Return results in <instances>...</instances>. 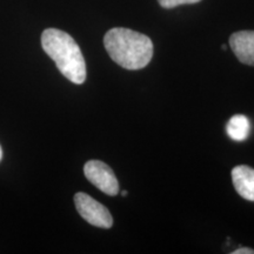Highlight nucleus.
<instances>
[{"mask_svg":"<svg viewBox=\"0 0 254 254\" xmlns=\"http://www.w3.org/2000/svg\"><path fill=\"white\" fill-rule=\"evenodd\" d=\"M230 46L240 63L254 66V31H239L230 38Z\"/></svg>","mask_w":254,"mask_h":254,"instance_id":"obj_5","label":"nucleus"},{"mask_svg":"<svg viewBox=\"0 0 254 254\" xmlns=\"http://www.w3.org/2000/svg\"><path fill=\"white\" fill-rule=\"evenodd\" d=\"M2 159V150H1V146H0V161H1Z\"/></svg>","mask_w":254,"mask_h":254,"instance_id":"obj_10","label":"nucleus"},{"mask_svg":"<svg viewBox=\"0 0 254 254\" xmlns=\"http://www.w3.org/2000/svg\"><path fill=\"white\" fill-rule=\"evenodd\" d=\"M227 134L232 140L244 141L249 138L251 132V124L247 117L243 114L233 116L227 123Z\"/></svg>","mask_w":254,"mask_h":254,"instance_id":"obj_7","label":"nucleus"},{"mask_svg":"<svg viewBox=\"0 0 254 254\" xmlns=\"http://www.w3.org/2000/svg\"><path fill=\"white\" fill-rule=\"evenodd\" d=\"M201 0H158L161 7L164 8H173L180 5H187V4H196L200 2Z\"/></svg>","mask_w":254,"mask_h":254,"instance_id":"obj_8","label":"nucleus"},{"mask_svg":"<svg viewBox=\"0 0 254 254\" xmlns=\"http://www.w3.org/2000/svg\"><path fill=\"white\" fill-rule=\"evenodd\" d=\"M232 254H254V250L249 249V247H241L239 250L233 251Z\"/></svg>","mask_w":254,"mask_h":254,"instance_id":"obj_9","label":"nucleus"},{"mask_svg":"<svg viewBox=\"0 0 254 254\" xmlns=\"http://www.w3.org/2000/svg\"><path fill=\"white\" fill-rule=\"evenodd\" d=\"M84 173L87 180L107 195L119 193V184L116 174L109 165L100 160H90L85 164Z\"/></svg>","mask_w":254,"mask_h":254,"instance_id":"obj_4","label":"nucleus"},{"mask_svg":"<svg viewBox=\"0 0 254 254\" xmlns=\"http://www.w3.org/2000/svg\"><path fill=\"white\" fill-rule=\"evenodd\" d=\"M41 46L66 79L78 85L86 80L84 56L68 33L57 28H47L41 34Z\"/></svg>","mask_w":254,"mask_h":254,"instance_id":"obj_2","label":"nucleus"},{"mask_svg":"<svg viewBox=\"0 0 254 254\" xmlns=\"http://www.w3.org/2000/svg\"><path fill=\"white\" fill-rule=\"evenodd\" d=\"M104 45L113 62L126 69L144 68L153 57V43L145 34L116 27L105 34Z\"/></svg>","mask_w":254,"mask_h":254,"instance_id":"obj_1","label":"nucleus"},{"mask_svg":"<svg viewBox=\"0 0 254 254\" xmlns=\"http://www.w3.org/2000/svg\"><path fill=\"white\" fill-rule=\"evenodd\" d=\"M127 193H128V192H127V190H124V192L122 193V195H123V196H126Z\"/></svg>","mask_w":254,"mask_h":254,"instance_id":"obj_11","label":"nucleus"},{"mask_svg":"<svg viewBox=\"0 0 254 254\" xmlns=\"http://www.w3.org/2000/svg\"><path fill=\"white\" fill-rule=\"evenodd\" d=\"M232 182L238 194L249 201H254V170L246 165L232 170Z\"/></svg>","mask_w":254,"mask_h":254,"instance_id":"obj_6","label":"nucleus"},{"mask_svg":"<svg viewBox=\"0 0 254 254\" xmlns=\"http://www.w3.org/2000/svg\"><path fill=\"white\" fill-rule=\"evenodd\" d=\"M74 204L78 213L88 224L100 228H111L113 225V218L110 211L94 200L86 193L79 192L74 195Z\"/></svg>","mask_w":254,"mask_h":254,"instance_id":"obj_3","label":"nucleus"}]
</instances>
